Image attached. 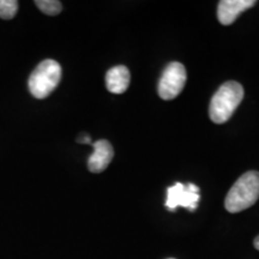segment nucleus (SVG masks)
I'll list each match as a JSON object with an SVG mask.
<instances>
[{"instance_id":"nucleus-7","label":"nucleus","mask_w":259,"mask_h":259,"mask_svg":"<svg viewBox=\"0 0 259 259\" xmlns=\"http://www.w3.org/2000/svg\"><path fill=\"white\" fill-rule=\"evenodd\" d=\"M254 0H222L219 3L218 17L220 23L229 25L239 17L241 12L253 8Z\"/></svg>"},{"instance_id":"nucleus-4","label":"nucleus","mask_w":259,"mask_h":259,"mask_svg":"<svg viewBox=\"0 0 259 259\" xmlns=\"http://www.w3.org/2000/svg\"><path fill=\"white\" fill-rule=\"evenodd\" d=\"M186 78L187 74L185 66L178 61L170 63L164 69L160 82H158V95L162 100H166V101L176 99L183 92Z\"/></svg>"},{"instance_id":"nucleus-6","label":"nucleus","mask_w":259,"mask_h":259,"mask_svg":"<svg viewBox=\"0 0 259 259\" xmlns=\"http://www.w3.org/2000/svg\"><path fill=\"white\" fill-rule=\"evenodd\" d=\"M94 153L88 160V167L92 173H101L108 167L114 156L112 144L106 139H100L93 144Z\"/></svg>"},{"instance_id":"nucleus-8","label":"nucleus","mask_w":259,"mask_h":259,"mask_svg":"<svg viewBox=\"0 0 259 259\" xmlns=\"http://www.w3.org/2000/svg\"><path fill=\"white\" fill-rule=\"evenodd\" d=\"M130 71L124 65L112 67L106 74V87L108 92L113 94L125 93L130 85Z\"/></svg>"},{"instance_id":"nucleus-2","label":"nucleus","mask_w":259,"mask_h":259,"mask_svg":"<svg viewBox=\"0 0 259 259\" xmlns=\"http://www.w3.org/2000/svg\"><path fill=\"white\" fill-rule=\"evenodd\" d=\"M259 198V171L242 174L229 190L225 200L227 211L235 213L248 209Z\"/></svg>"},{"instance_id":"nucleus-1","label":"nucleus","mask_w":259,"mask_h":259,"mask_svg":"<svg viewBox=\"0 0 259 259\" xmlns=\"http://www.w3.org/2000/svg\"><path fill=\"white\" fill-rule=\"evenodd\" d=\"M244 99V88L240 83L229 80L220 87L212 96L209 107V115L212 122L223 124L235 112Z\"/></svg>"},{"instance_id":"nucleus-10","label":"nucleus","mask_w":259,"mask_h":259,"mask_svg":"<svg viewBox=\"0 0 259 259\" xmlns=\"http://www.w3.org/2000/svg\"><path fill=\"white\" fill-rule=\"evenodd\" d=\"M18 11V2L16 0H0V18L12 19Z\"/></svg>"},{"instance_id":"nucleus-3","label":"nucleus","mask_w":259,"mask_h":259,"mask_svg":"<svg viewBox=\"0 0 259 259\" xmlns=\"http://www.w3.org/2000/svg\"><path fill=\"white\" fill-rule=\"evenodd\" d=\"M61 66L56 60L46 59L35 67L28 80L31 95L38 100L46 99L59 85Z\"/></svg>"},{"instance_id":"nucleus-9","label":"nucleus","mask_w":259,"mask_h":259,"mask_svg":"<svg viewBox=\"0 0 259 259\" xmlns=\"http://www.w3.org/2000/svg\"><path fill=\"white\" fill-rule=\"evenodd\" d=\"M35 5H36L44 14H46L48 16H56L58 14H60V11L63 10L61 3L57 2V0H37V2H35Z\"/></svg>"},{"instance_id":"nucleus-12","label":"nucleus","mask_w":259,"mask_h":259,"mask_svg":"<svg viewBox=\"0 0 259 259\" xmlns=\"http://www.w3.org/2000/svg\"><path fill=\"white\" fill-rule=\"evenodd\" d=\"M253 245H254V247L257 248V250L259 251V235L257 236V238L254 239V242H253Z\"/></svg>"},{"instance_id":"nucleus-11","label":"nucleus","mask_w":259,"mask_h":259,"mask_svg":"<svg viewBox=\"0 0 259 259\" xmlns=\"http://www.w3.org/2000/svg\"><path fill=\"white\" fill-rule=\"evenodd\" d=\"M78 142H80V143H90V137L89 136H84L82 138H78Z\"/></svg>"},{"instance_id":"nucleus-5","label":"nucleus","mask_w":259,"mask_h":259,"mask_svg":"<svg viewBox=\"0 0 259 259\" xmlns=\"http://www.w3.org/2000/svg\"><path fill=\"white\" fill-rule=\"evenodd\" d=\"M199 189L193 184L177 183L176 185L167 189L166 208L174 211L178 206H183L190 211H194L199 202Z\"/></svg>"},{"instance_id":"nucleus-13","label":"nucleus","mask_w":259,"mask_h":259,"mask_svg":"<svg viewBox=\"0 0 259 259\" xmlns=\"http://www.w3.org/2000/svg\"><path fill=\"white\" fill-rule=\"evenodd\" d=\"M169 259H174V258H169Z\"/></svg>"}]
</instances>
